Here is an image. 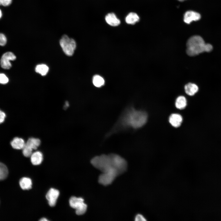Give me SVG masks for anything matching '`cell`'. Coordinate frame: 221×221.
Instances as JSON below:
<instances>
[{"label":"cell","mask_w":221,"mask_h":221,"mask_svg":"<svg viewBox=\"0 0 221 221\" xmlns=\"http://www.w3.org/2000/svg\"><path fill=\"white\" fill-rule=\"evenodd\" d=\"M60 44L66 55L72 56L73 55L76 47V43L74 39L66 35H64L60 40Z\"/></svg>","instance_id":"cell-4"},{"label":"cell","mask_w":221,"mask_h":221,"mask_svg":"<svg viewBox=\"0 0 221 221\" xmlns=\"http://www.w3.org/2000/svg\"><path fill=\"white\" fill-rule=\"evenodd\" d=\"M69 106V104L68 103L67 101H66L65 103V105L64 106V108H66Z\"/></svg>","instance_id":"cell-28"},{"label":"cell","mask_w":221,"mask_h":221,"mask_svg":"<svg viewBox=\"0 0 221 221\" xmlns=\"http://www.w3.org/2000/svg\"><path fill=\"white\" fill-rule=\"evenodd\" d=\"M178 0L179 1H184V0Z\"/></svg>","instance_id":"cell-31"},{"label":"cell","mask_w":221,"mask_h":221,"mask_svg":"<svg viewBox=\"0 0 221 221\" xmlns=\"http://www.w3.org/2000/svg\"><path fill=\"white\" fill-rule=\"evenodd\" d=\"M12 0H0V5L7 6L11 3Z\"/></svg>","instance_id":"cell-26"},{"label":"cell","mask_w":221,"mask_h":221,"mask_svg":"<svg viewBox=\"0 0 221 221\" xmlns=\"http://www.w3.org/2000/svg\"><path fill=\"white\" fill-rule=\"evenodd\" d=\"M93 84L97 87H100L104 84V80L103 78L98 75L94 76L93 78Z\"/></svg>","instance_id":"cell-21"},{"label":"cell","mask_w":221,"mask_h":221,"mask_svg":"<svg viewBox=\"0 0 221 221\" xmlns=\"http://www.w3.org/2000/svg\"><path fill=\"white\" fill-rule=\"evenodd\" d=\"M91 162L102 173H113L118 176L125 172L127 167L124 159L114 153L96 156L91 159Z\"/></svg>","instance_id":"cell-1"},{"label":"cell","mask_w":221,"mask_h":221,"mask_svg":"<svg viewBox=\"0 0 221 221\" xmlns=\"http://www.w3.org/2000/svg\"><path fill=\"white\" fill-rule=\"evenodd\" d=\"M25 142L22 138L16 137L14 138L10 142L12 147L16 149H22L24 147Z\"/></svg>","instance_id":"cell-13"},{"label":"cell","mask_w":221,"mask_h":221,"mask_svg":"<svg viewBox=\"0 0 221 221\" xmlns=\"http://www.w3.org/2000/svg\"><path fill=\"white\" fill-rule=\"evenodd\" d=\"M134 219L135 221H145L146 220L145 218L142 215L140 214H137Z\"/></svg>","instance_id":"cell-25"},{"label":"cell","mask_w":221,"mask_h":221,"mask_svg":"<svg viewBox=\"0 0 221 221\" xmlns=\"http://www.w3.org/2000/svg\"><path fill=\"white\" fill-rule=\"evenodd\" d=\"M182 116L178 114H172L169 116V122L172 126L175 127H179L182 122Z\"/></svg>","instance_id":"cell-10"},{"label":"cell","mask_w":221,"mask_h":221,"mask_svg":"<svg viewBox=\"0 0 221 221\" xmlns=\"http://www.w3.org/2000/svg\"><path fill=\"white\" fill-rule=\"evenodd\" d=\"M6 117L5 113L0 109V124L4 121Z\"/></svg>","instance_id":"cell-27"},{"label":"cell","mask_w":221,"mask_h":221,"mask_svg":"<svg viewBox=\"0 0 221 221\" xmlns=\"http://www.w3.org/2000/svg\"><path fill=\"white\" fill-rule=\"evenodd\" d=\"M2 16V13L1 10H0V18Z\"/></svg>","instance_id":"cell-30"},{"label":"cell","mask_w":221,"mask_h":221,"mask_svg":"<svg viewBox=\"0 0 221 221\" xmlns=\"http://www.w3.org/2000/svg\"><path fill=\"white\" fill-rule=\"evenodd\" d=\"M118 176L114 173H102L99 176V182L104 186L111 184Z\"/></svg>","instance_id":"cell-6"},{"label":"cell","mask_w":221,"mask_h":221,"mask_svg":"<svg viewBox=\"0 0 221 221\" xmlns=\"http://www.w3.org/2000/svg\"><path fill=\"white\" fill-rule=\"evenodd\" d=\"M186 52L190 56H193L204 52H211L213 49L212 45L206 44L200 36L195 35L190 37L187 44Z\"/></svg>","instance_id":"cell-3"},{"label":"cell","mask_w":221,"mask_h":221,"mask_svg":"<svg viewBox=\"0 0 221 221\" xmlns=\"http://www.w3.org/2000/svg\"><path fill=\"white\" fill-rule=\"evenodd\" d=\"M41 221H48L46 218H41L40 220Z\"/></svg>","instance_id":"cell-29"},{"label":"cell","mask_w":221,"mask_h":221,"mask_svg":"<svg viewBox=\"0 0 221 221\" xmlns=\"http://www.w3.org/2000/svg\"><path fill=\"white\" fill-rule=\"evenodd\" d=\"M148 118L145 111L136 110L132 107L126 109L120 116L116 128L137 129L142 127L146 123Z\"/></svg>","instance_id":"cell-2"},{"label":"cell","mask_w":221,"mask_h":221,"mask_svg":"<svg viewBox=\"0 0 221 221\" xmlns=\"http://www.w3.org/2000/svg\"><path fill=\"white\" fill-rule=\"evenodd\" d=\"M201 15L199 13L193 11H188L185 13L184 17V22L188 24L193 21H197L200 19Z\"/></svg>","instance_id":"cell-9"},{"label":"cell","mask_w":221,"mask_h":221,"mask_svg":"<svg viewBox=\"0 0 221 221\" xmlns=\"http://www.w3.org/2000/svg\"><path fill=\"white\" fill-rule=\"evenodd\" d=\"M105 20L108 24L112 26H117L120 23V20L113 13L108 14L105 17Z\"/></svg>","instance_id":"cell-12"},{"label":"cell","mask_w":221,"mask_h":221,"mask_svg":"<svg viewBox=\"0 0 221 221\" xmlns=\"http://www.w3.org/2000/svg\"><path fill=\"white\" fill-rule=\"evenodd\" d=\"M6 41L7 40L6 36L3 34L0 33V45H5Z\"/></svg>","instance_id":"cell-24"},{"label":"cell","mask_w":221,"mask_h":221,"mask_svg":"<svg viewBox=\"0 0 221 221\" xmlns=\"http://www.w3.org/2000/svg\"><path fill=\"white\" fill-rule=\"evenodd\" d=\"M19 185L22 189L25 190L31 188L32 182L31 179L27 177L21 178L19 182Z\"/></svg>","instance_id":"cell-15"},{"label":"cell","mask_w":221,"mask_h":221,"mask_svg":"<svg viewBox=\"0 0 221 221\" xmlns=\"http://www.w3.org/2000/svg\"><path fill=\"white\" fill-rule=\"evenodd\" d=\"M8 172L7 166L0 162V180L5 179L8 176Z\"/></svg>","instance_id":"cell-20"},{"label":"cell","mask_w":221,"mask_h":221,"mask_svg":"<svg viewBox=\"0 0 221 221\" xmlns=\"http://www.w3.org/2000/svg\"><path fill=\"white\" fill-rule=\"evenodd\" d=\"M184 90L185 93L187 95L192 96L198 92L199 88L196 84L189 83L185 86Z\"/></svg>","instance_id":"cell-14"},{"label":"cell","mask_w":221,"mask_h":221,"mask_svg":"<svg viewBox=\"0 0 221 221\" xmlns=\"http://www.w3.org/2000/svg\"><path fill=\"white\" fill-rule=\"evenodd\" d=\"M59 195V191L55 188H52L48 191L46 195V198L50 206L52 207L55 205Z\"/></svg>","instance_id":"cell-8"},{"label":"cell","mask_w":221,"mask_h":221,"mask_svg":"<svg viewBox=\"0 0 221 221\" xmlns=\"http://www.w3.org/2000/svg\"><path fill=\"white\" fill-rule=\"evenodd\" d=\"M40 140L37 138H29L25 144L29 146L33 149H36L41 144Z\"/></svg>","instance_id":"cell-18"},{"label":"cell","mask_w":221,"mask_h":221,"mask_svg":"<svg viewBox=\"0 0 221 221\" xmlns=\"http://www.w3.org/2000/svg\"><path fill=\"white\" fill-rule=\"evenodd\" d=\"M125 20L127 24L133 25L139 21V17L135 13L131 12L127 16Z\"/></svg>","instance_id":"cell-17"},{"label":"cell","mask_w":221,"mask_h":221,"mask_svg":"<svg viewBox=\"0 0 221 221\" xmlns=\"http://www.w3.org/2000/svg\"><path fill=\"white\" fill-rule=\"evenodd\" d=\"M16 59V56L12 52H7L4 54L0 60L1 65L4 69H8L11 67L10 60H14Z\"/></svg>","instance_id":"cell-7"},{"label":"cell","mask_w":221,"mask_h":221,"mask_svg":"<svg viewBox=\"0 0 221 221\" xmlns=\"http://www.w3.org/2000/svg\"><path fill=\"white\" fill-rule=\"evenodd\" d=\"M175 106L178 109L181 110L184 108L187 105V100L183 96H178L176 99Z\"/></svg>","instance_id":"cell-16"},{"label":"cell","mask_w":221,"mask_h":221,"mask_svg":"<svg viewBox=\"0 0 221 221\" xmlns=\"http://www.w3.org/2000/svg\"><path fill=\"white\" fill-rule=\"evenodd\" d=\"M30 157L31 163L35 165H40L43 160V155L38 151L33 153Z\"/></svg>","instance_id":"cell-11"},{"label":"cell","mask_w":221,"mask_h":221,"mask_svg":"<svg viewBox=\"0 0 221 221\" xmlns=\"http://www.w3.org/2000/svg\"><path fill=\"white\" fill-rule=\"evenodd\" d=\"M69 204L71 207L76 210V214L78 215L84 214L87 211V205L82 197L72 196L69 200Z\"/></svg>","instance_id":"cell-5"},{"label":"cell","mask_w":221,"mask_h":221,"mask_svg":"<svg viewBox=\"0 0 221 221\" xmlns=\"http://www.w3.org/2000/svg\"><path fill=\"white\" fill-rule=\"evenodd\" d=\"M8 81V78L5 74L0 73V83L6 84Z\"/></svg>","instance_id":"cell-23"},{"label":"cell","mask_w":221,"mask_h":221,"mask_svg":"<svg viewBox=\"0 0 221 221\" xmlns=\"http://www.w3.org/2000/svg\"><path fill=\"white\" fill-rule=\"evenodd\" d=\"M35 70L37 72L42 76H44L47 73L49 70V68L46 64H40L36 66Z\"/></svg>","instance_id":"cell-19"},{"label":"cell","mask_w":221,"mask_h":221,"mask_svg":"<svg viewBox=\"0 0 221 221\" xmlns=\"http://www.w3.org/2000/svg\"><path fill=\"white\" fill-rule=\"evenodd\" d=\"M22 149L23 155L26 157H30L33 153V149L25 143Z\"/></svg>","instance_id":"cell-22"}]
</instances>
